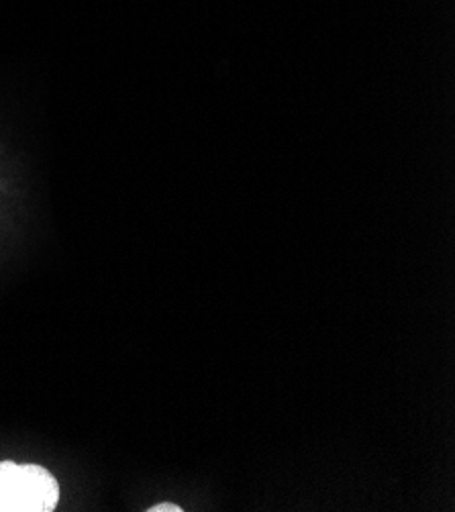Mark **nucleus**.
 Returning <instances> with one entry per match:
<instances>
[{"label":"nucleus","instance_id":"f257e3e1","mask_svg":"<svg viewBox=\"0 0 455 512\" xmlns=\"http://www.w3.org/2000/svg\"><path fill=\"white\" fill-rule=\"evenodd\" d=\"M60 502L56 476L37 464L0 462V512H54Z\"/></svg>","mask_w":455,"mask_h":512},{"label":"nucleus","instance_id":"f03ea898","mask_svg":"<svg viewBox=\"0 0 455 512\" xmlns=\"http://www.w3.org/2000/svg\"><path fill=\"white\" fill-rule=\"evenodd\" d=\"M147 512H184V508L174 502H160V504L149 506Z\"/></svg>","mask_w":455,"mask_h":512}]
</instances>
